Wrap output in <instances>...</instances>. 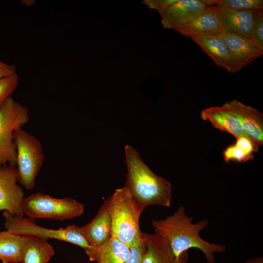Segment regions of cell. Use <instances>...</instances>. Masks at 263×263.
Wrapping results in <instances>:
<instances>
[{
    "instance_id": "6da1fadb",
    "label": "cell",
    "mask_w": 263,
    "mask_h": 263,
    "mask_svg": "<svg viewBox=\"0 0 263 263\" xmlns=\"http://www.w3.org/2000/svg\"><path fill=\"white\" fill-rule=\"evenodd\" d=\"M192 221V217L187 215L184 207L180 206L166 218L152 221L151 225L155 233L167 240L177 257L195 248L203 252L207 263H215L214 253H223L225 246L208 242L200 237V232L208 225V220L196 224Z\"/></svg>"
},
{
    "instance_id": "7a4b0ae2",
    "label": "cell",
    "mask_w": 263,
    "mask_h": 263,
    "mask_svg": "<svg viewBox=\"0 0 263 263\" xmlns=\"http://www.w3.org/2000/svg\"><path fill=\"white\" fill-rule=\"evenodd\" d=\"M124 150L127 169L125 187L145 207L153 205L169 207L172 199L171 183L154 173L132 147L126 145Z\"/></svg>"
},
{
    "instance_id": "3957f363",
    "label": "cell",
    "mask_w": 263,
    "mask_h": 263,
    "mask_svg": "<svg viewBox=\"0 0 263 263\" xmlns=\"http://www.w3.org/2000/svg\"><path fill=\"white\" fill-rule=\"evenodd\" d=\"M145 208L135 200L127 187L115 189L108 198L112 237L121 241L131 249L142 232L139 220Z\"/></svg>"
},
{
    "instance_id": "277c9868",
    "label": "cell",
    "mask_w": 263,
    "mask_h": 263,
    "mask_svg": "<svg viewBox=\"0 0 263 263\" xmlns=\"http://www.w3.org/2000/svg\"><path fill=\"white\" fill-rule=\"evenodd\" d=\"M16 149L17 180L27 190L32 189L44 160L43 146L35 136L21 128L13 133Z\"/></svg>"
},
{
    "instance_id": "5b68a950",
    "label": "cell",
    "mask_w": 263,
    "mask_h": 263,
    "mask_svg": "<svg viewBox=\"0 0 263 263\" xmlns=\"http://www.w3.org/2000/svg\"><path fill=\"white\" fill-rule=\"evenodd\" d=\"M22 210L28 218L34 220L45 218L64 221L83 215L84 206L70 197L56 198L37 192L24 198Z\"/></svg>"
},
{
    "instance_id": "8992f818",
    "label": "cell",
    "mask_w": 263,
    "mask_h": 263,
    "mask_svg": "<svg viewBox=\"0 0 263 263\" xmlns=\"http://www.w3.org/2000/svg\"><path fill=\"white\" fill-rule=\"evenodd\" d=\"M28 108L11 96L0 106V166H16V149L13 140L14 131L29 121Z\"/></svg>"
},
{
    "instance_id": "52a82bcc",
    "label": "cell",
    "mask_w": 263,
    "mask_h": 263,
    "mask_svg": "<svg viewBox=\"0 0 263 263\" xmlns=\"http://www.w3.org/2000/svg\"><path fill=\"white\" fill-rule=\"evenodd\" d=\"M4 227L6 230L20 235H31L46 240L54 239L79 246L83 249L90 247L77 231L76 225H68L65 228L53 229L37 225L34 219L12 215L3 211Z\"/></svg>"
},
{
    "instance_id": "ba28073f",
    "label": "cell",
    "mask_w": 263,
    "mask_h": 263,
    "mask_svg": "<svg viewBox=\"0 0 263 263\" xmlns=\"http://www.w3.org/2000/svg\"><path fill=\"white\" fill-rule=\"evenodd\" d=\"M17 181L16 167L9 165L0 166V211L23 217L24 192Z\"/></svg>"
},
{
    "instance_id": "9c48e42d",
    "label": "cell",
    "mask_w": 263,
    "mask_h": 263,
    "mask_svg": "<svg viewBox=\"0 0 263 263\" xmlns=\"http://www.w3.org/2000/svg\"><path fill=\"white\" fill-rule=\"evenodd\" d=\"M229 50L232 62L231 73H237L263 55L248 38L225 29L220 35Z\"/></svg>"
},
{
    "instance_id": "30bf717a",
    "label": "cell",
    "mask_w": 263,
    "mask_h": 263,
    "mask_svg": "<svg viewBox=\"0 0 263 263\" xmlns=\"http://www.w3.org/2000/svg\"><path fill=\"white\" fill-rule=\"evenodd\" d=\"M141 236L143 243L142 263H187L188 251L178 257L164 237L156 233L143 232Z\"/></svg>"
},
{
    "instance_id": "8fae6325",
    "label": "cell",
    "mask_w": 263,
    "mask_h": 263,
    "mask_svg": "<svg viewBox=\"0 0 263 263\" xmlns=\"http://www.w3.org/2000/svg\"><path fill=\"white\" fill-rule=\"evenodd\" d=\"M208 6L203 0H176L159 12L163 26L175 30L194 19Z\"/></svg>"
},
{
    "instance_id": "7c38bea8",
    "label": "cell",
    "mask_w": 263,
    "mask_h": 263,
    "mask_svg": "<svg viewBox=\"0 0 263 263\" xmlns=\"http://www.w3.org/2000/svg\"><path fill=\"white\" fill-rule=\"evenodd\" d=\"M238 119L247 136L258 148L263 144V114L255 108L234 99L223 105Z\"/></svg>"
},
{
    "instance_id": "4fadbf2b",
    "label": "cell",
    "mask_w": 263,
    "mask_h": 263,
    "mask_svg": "<svg viewBox=\"0 0 263 263\" xmlns=\"http://www.w3.org/2000/svg\"><path fill=\"white\" fill-rule=\"evenodd\" d=\"M77 230L91 247L99 246L112 237L108 198L104 201L94 218L87 224L77 226Z\"/></svg>"
},
{
    "instance_id": "5bb4252c",
    "label": "cell",
    "mask_w": 263,
    "mask_h": 263,
    "mask_svg": "<svg viewBox=\"0 0 263 263\" xmlns=\"http://www.w3.org/2000/svg\"><path fill=\"white\" fill-rule=\"evenodd\" d=\"M225 30L219 19L215 5L208 6L191 22L175 29L188 37L201 35H221Z\"/></svg>"
},
{
    "instance_id": "9a60e30c",
    "label": "cell",
    "mask_w": 263,
    "mask_h": 263,
    "mask_svg": "<svg viewBox=\"0 0 263 263\" xmlns=\"http://www.w3.org/2000/svg\"><path fill=\"white\" fill-rule=\"evenodd\" d=\"M201 117L203 120L209 122L214 128L228 132L236 138L248 137L238 119L223 105L203 109Z\"/></svg>"
},
{
    "instance_id": "2e32d148",
    "label": "cell",
    "mask_w": 263,
    "mask_h": 263,
    "mask_svg": "<svg viewBox=\"0 0 263 263\" xmlns=\"http://www.w3.org/2000/svg\"><path fill=\"white\" fill-rule=\"evenodd\" d=\"M215 7L225 29L249 38L255 16L258 10H235L218 5H215Z\"/></svg>"
},
{
    "instance_id": "e0dca14e",
    "label": "cell",
    "mask_w": 263,
    "mask_h": 263,
    "mask_svg": "<svg viewBox=\"0 0 263 263\" xmlns=\"http://www.w3.org/2000/svg\"><path fill=\"white\" fill-rule=\"evenodd\" d=\"M84 250L91 261L97 263H126L130 255V248L112 237L99 246Z\"/></svg>"
},
{
    "instance_id": "ac0fdd59",
    "label": "cell",
    "mask_w": 263,
    "mask_h": 263,
    "mask_svg": "<svg viewBox=\"0 0 263 263\" xmlns=\"http://www.w3.org/2000/svg\"><path fill=\"white\" fill-rule=\"evenodd\" d=\"M190 38L217 65L231 72V56L227 47L220 35H195Z\"/></svg>"
},
{
    "instance_id": "d6986e66",
    "label": "cell",
    "mask_w": 263,
    "mask_h": 263,
    "mask_svg": "<svg viewBox=\"0 0 263 263\" xmlns=\"http://www.w3.org/2000/svg\"><path fill=\"white\" fill-rule=\"evenodd\" d=\"M23 236V256L21 263H48L54 249L47 240L35 236Z\"/></svg>"
},
{
    "instance_id": "ffe728a7",
    "label": "cell",
    "mask_w": 263,
    "mask_h": 263,
    "mask_svg": "<svg viewBox=\"0 0 263 263\" xmlns=\"http://www.w3.org/2000/svg\"><path fill=\"white\" fill-rule=\"evenodd\" d=\"M23 236L8 230L0 232V260L3 263H21Z\"/></svg>"
},
{
    "instance_id": "44dd1931",
    "label": "cell",
    "mask_w": 263,
    "mask_h": 263,
    "mask_svg": "<svg viewBox=\"0 0 263 263\" xmlns=\"http://www.w3.org/2000/svg\"><path fill=\"white\" fill-rule=\"evenodd\" d=\"M259 148L247 137L236 138L235 143L226 148L223 152L225 163L234 160L244 163L253 158V153L258 151Z\"/></svg>"
},
{
    "instance_id": "7402d4cb",
    "label": "cell",
    "mask_w": 263,
    "mask_h": 263,
    "mask_svg": "<svg viewBox=\"0 0 263 263\" xmlns=\"http://www.w3.org/2000/svg\"><path fill=\"white\" fill-rule=\"evenodd\" d=\"M215 5L235 10H263V0H217Z\"/></svg>"
},
{
    "instance_id": "603a6c76",
    "label": "cell",
    "mask_w": 263,
    "mask_h": 263,
    "mask_svg": "<svg viewBox=\"0 0 263 263\" xmlns=\"http://www.w3.org/2000/svg\"><path fill=\"white\" fill-rule=\"evenodd\" d=\"M249 38L260 50L263 51V10L256 13Z\"/></svg>"
},
{
    "instance_id": "cb8c5ba5",
    "label": "cell",
    "mask_w": 263,
    "mask_h": 263,
    "mask_svg": "<svg viewBox=\"0 0 263 263\" xmlns=\"http://www.w3.org/2000/svg\"><path fill=\"white\" fill-rule=\"evenodd\" d=\"M18 85V75L0 79V106L13 93Z\"/></svg>"
},
{
    "instance_id": "d4e9b609",
    "label": "cell",
    "mask_w": 263,
    "mask_h": 263,
    "mask_svg": "<svg viewBox=\"0 0 263 263\" xmlns=\"http://www.w3.org/2000/svg\"><path fill=\"white\" fill-rule=\"evenodd\" d=\"M143 252V243L141 233L130 249V257L126 263H142Z\"/></svg>"
},
{
    "instance_id": "484cf974",
    "label": "cell",
    "mask_w": 263,
    "mask_h": 263,
    "mask_svg": "<svg viewBox=\"0 0 263 263\" xmlns=\"http://www.w3.org/2000/svg\"><path fill=\"white\" fill-rule=\"evenodd\" d=\"M176 1V0H148L144 1V3L150 8L156 10L159 12Z\"/></svg>"
},
{
    "instance_id": "4316f807",
    "label": "cell",
    "mask_w": 263,
    "mask_h": 263,
    "mask_svg": "<svg viewBox=\"0 0 263 263\" xmlns=\"http://www.w3.org/2000/svg\"><path fill=\"white\" fill-rule=\"evenodd\" d=\"M18 75L14 65L8 64L0 60V79Z\"/></svg>"
},
{
    "instance_id": "83f0119b",
    "label": "cell",
    "mask_w": 263,
    "mask_h": 263,
    "mask_svg": "<svg viewBox=\"0 0 263 263\" xmlns=\"http://www.w3.org/2000/svg\"><path fill=\"white\" fill-rule=\"evenodd\" d=\"M244 263H263V257H258L247 260Z\"/></svg>"
},
{
    "instance_id": "f1b7e54d",
    "label": "cell",
    "mask_w": 263,
    "mask_h": 263,
    "mask_svg": "<svg viewBox=\"0 0 263 263\" xmlns=\"http://www.w3.org/2000/svg\"><path fill=\"white\" fill-rule=\"evenodd\" d=\"M35 2L34 0H25L21 1V3L25 5V6H31Z\"/></svg>"
}]
</instances>
